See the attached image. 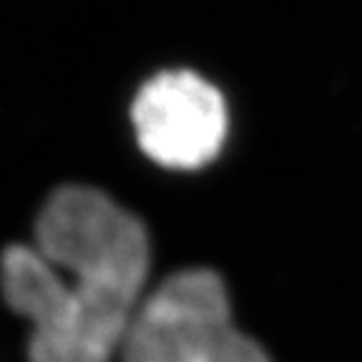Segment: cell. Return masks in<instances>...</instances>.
Masks as SVG:
<instances>
[{
    "label": "cell",
    "mask_w": 362,
    "mask_h": 362,
    "mask_svg": "<svg viewBox=\"0 0 362 362\" xmlns=\"http://www.w3.org/2000/svg\"><path fill=\"white\" fill-rule=\"evenodd\" d=\"M136 141L166 169H202L224 146L229 113L216 86L192 71H164L148 78L131 103Z\"/></svg>",
    "instance_id": "3957f363"
},
{
    "label": "cell",
    "mask_w": 362,
    "mask_h": 362,
    "mask_svg": "<svg viewBox=\"0 0 362 362\" xmlns=\"http://www.w3.org/2000/svg\"><path fill=\"white\" fill-rule=\"evenodd\" d=\"M146 226L101 189L68 184L45 199L33 244L0 255V294L28 320V362H111L144 300Z\"/></svg>",
    "instance_id": "6da1fadb"
},
{
    "label": "cell",
    "mask_w": 362,
    "mask_h": 362,
    "mask_svg": "<svg viewBox=\"0 0 362 362\" xmlns=\"http://www.w3.org/2000/svg\"><path fill=\"white\" fill-rule=\"evenodd\" d=\"M121 362H269L234 325L229 294L211 269L166 277L136 310Z\"/></svg>",
    "instance_id": "7a4b0ae2"
}]
</instances>
